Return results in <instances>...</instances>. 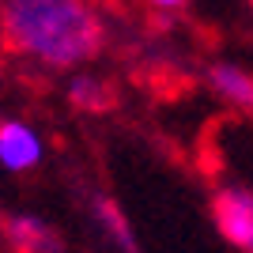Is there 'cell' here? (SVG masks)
<instances>
[{
  "label": "cell",
  "mask_w": 253,
  "mask_h": 253,
  "mask_svg": "<svg viewBox=\"0 0 253 253\" xmlns=\"http://www.w3.org/2000/svg\"><path fill=\"white\" fill-rule=\"evenodd\" d=\"M0 27L11 49L53 68H76L102 49V19L76 0H15L4 4Z\"/></svg>",
  "instance_id": "obj_1"
},
{
  "label": "cell",
  "mask_w": 253,
  "mask_h": 253,
  "mask_svg": "<svg viewBox=\"0 0 253 253\" xmlns=\"http://www.w3.org/2000/svg\"><path fill=\"white\" fill-rule=\"evenodd\" d=\"M211 215L215 227L231 246H238L242 253H253V193L227 185L211 197Z\"/></svg>",
  "instance_id": "obj_2"
},
{
  "label": "cell",
  "mask_w": 253,
  "mask_h": 253,
  "mask_svg": "<svg viewBox=\"0 0 253 253\" xmlns=\"http://www.w3.org/2000/svg\"><path fill=\"white\" fill-rule=\"evenodd\" d=\"M42 159V140L23 121H4L0 125V163L8 170H31Z\"/></svg>",
  "instance_id": "obj_3"
},
{
  "label": "cell",
  "mask_w": 253,
  "mask_h": 253,
  "mask_svg": "<svg viewBox=\"0 0 253 253\" xmlns=\"http://www.w3.org/2000/svg\"><path fill=\"white\" fill-rule=\"evenodd\" d=\"M8 238L19 253H64L61 234L49 223L34 219V215H11L8 219Z\"/></svg>",
  "instance_id": "obj_4"
},
{
  "label": "cell",
  "mask_w": 253,
  "mask_h": 253,
  "mask_svg": "<svg viewBox=\"0 0 253 253\" xmlns=\"http://www.w3.org/2000/svg\"><path fill=\"white\" fill-rule=\"evenodd\" d=\"M211 87H215L227 102L242 106V110H253V76H246L242 68L215 64V68H211Z\"/></svg>",
  "instance_id": "obj_5"
},
{
  "label": "cell",
  "mask_w": 253,
  "mask_h": 253,
  "mask_svg": "<svg viewBox=\"0 0 253 253\" xmlns=\"http://www.w3.org/2000/svg\"><path fill=\"white\" fill-rule=\"evenodd\" d=\"M68 98H72L76 106H84V110H106V106L114 102L110 87H106L102 80H91V76H76L72 87H68Z\"/></svg>",
  "instance_id": "obj_6"
},
{
  "label": "cell",
  "mask_w": 253,
  "mask_h": 253,
  "mask_svg": "<svg viewBox=\"0 0 253 253\" xmlns=\"http://www.w3.org/2000/svg\"><path fill=\"white\" fill-rule=\"evenodd\" d=\"M95 211H98V219H102V227L110 231V238H114L121 250H136V242H132V234H128V223L121 219V211L114 208V201H106V197H98L95 201Z\"/></svg>",
  "instance_id": "obj_7"
}]
</instances>
